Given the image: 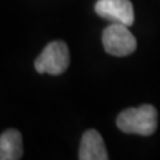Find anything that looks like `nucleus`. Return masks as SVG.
Masks as SVG:
<instances>
[{"instance_id":"nucleus-1","label":"nucleus","mask_w":160,"mask_h":160,"mask_svg":"<svg viewBox=\"0 0 160 160\" xmlns=\"http://www.w3.org/2000/svg\"><path fill=\"white\" fill-rule=\"evenodd\" d=\"M118 128L126 133L149 136L158 128V111L151 104H143L138 108H127L116 119Z\"/></svg>"},{"instance_id":"nucleus-2","label":"nucleus","mask_w":160,"mask_h":160,"mask_svg":"<svg viewBox=\"0 0 160 160\" xmlns=\"http://www.w3.org/2000/svg\"><path fill=\"white\" fill-rule=\"evenodd\" d=\"M69 66V51L62 40H55L43 49L35 60V69L39 73L62 75Z\"/></svg>"},{"instance_id":"nucleus-3","label":"nucleus","mask_w":160,"mask_h":160,"mask_svg":"<svg viewBox=\"0 0 160 160\" xmlns=\"http://www.w3.org/2000/svg\"><path fill=\"white\" fill-rule=\"evenodd\" d=\"M102 42L106 52L112 56H127L136 49V39L127 26L115 23L103 31Z\"/></svg>"},{"instance_id":"nucleus-4","label":"nucleus","mask_w":160,"mask_h":160,"mask_svg":"<svg viewBox=\"0 0 160 160\" xmlns=\"http://www.w3.org/2000/svg\"><path fill=\"white\" fill-rule=\"evenodd\" d=\"M95 12L100 18L127 27L132 26L135 22L133 6L129 0H98L95 4Z\"/></svg>"},{"instance_id":"nucleus-5","label":"nucleus","mask_w":160,"mask_h":160,"mask_svg":"<svg viewBox=\"0 0 160 160\" xmlns=\"http://www.w3.org/2000/svg\"><path fill=\"white\" fill-rule=\"evenodd\" d=\"M108 152L103 138L96 129H87L80 140V160H108Z\"/></svg>"},{"instance_id":"nucleus-6","label":"nucleus","mask_w":160,"mask_h":160,"mask_svg":"<svg viewBox=\"0 0 160 160\" xmlns=\"http://www.w3.org/2000/svg\"><path fill=\"white\" fill-rule=\"evenodd\" d=\"M23 156V138L18 129L0 135V160H19Z\"/></svg>"}]
</instances>
